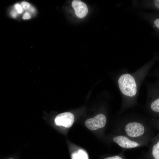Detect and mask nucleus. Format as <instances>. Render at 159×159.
<instances>
[{
    "instance_id": "obj_14",
    "label": "nucleus",
    "mask_w": 159,
    "mask_h": 159,
    "mask_svg": "<svg viewBox=\"0 0 159 159\" xmlns=\"http://www.w3.org/2000/svg\"><path fill=\"white\" fill-rule=\"evenodd\" d=\"M21 5L23 9L25 10H28L31 6L29 3L26 1L22 2Z\"/></svg>"
},
{
    "instance_id": "obj_3",
    "label": "nucleus",
    "mask_w": 159,
    "mask_h": 159,
    "mask_svg": "<svg viewBox=\"0 0 159 159\" xmlns=\"http://www.w3.org/2000/svg\"><path fill=\"white\" fill-rule=\"evenodd\" d=\"M112 140L120 147L124 149L135 148L148 145L152 139H136L121 134H117L112 138Z\"/></svg>"
},
{
    "instance_id": "obj_9",
    "label": "nucleus",
    "mask_w": 159,
    "mask_h": 159,
    "mask_svg": "<svg viewBox=\"0 0 159 159\" xmlns=\"http://www.w3.org/2000/svg\"><path fill=\"white\" fill-rule=\"evenodd\" d=\"M148 19L159 37V12H156L149 14L148 16Z\"/></svg>"
},
{
    "instance_id": "obj_20",
    "label": "nucleus",
    "mask_w": 159,
    "mask_h": 159,
    "mask_svg": "<svg viewBox=\"0 0 159 159\" xmlns=\"http://www.w3.org/2000/svg\"><path fill=\"white\" fill-rule=\"evenodd\" d=\"M9 159H13L12 158H10Z\"/></svg>"
},
{
    "instance_id": "obj_2",
    "label": "nucleus",
    "mask_w": 159,
    "mask_h": 159,
    "mask_svg": "<svg viewBox=\"0 0 159 159\" xmlns=\"http://www.w3.org/2000/svg\"><path fill=\"white\" fill-rule=\"evenodd\" d=\"M136 74L125 73L122 74L118 80L120 90L124 98L122 105V113L136 103L135 99L140 82L143 78L140 72Z\"/></svg>"
},
{
    "instance_id": "obj_6",
    "label": "nucleus",
    "mask_w": 159,
    "mask_h": 159,
    "mask_svg": "<svg viewBox=\"0 0 159 159\" xmlns=\"http://www.w3.org/2000/svg\"><path fill=\"white\" fill-rule=\"evenodd\" d=\"M74 121V116L70 112H64L58 115L55 117L54 122L57 126L69 128L72 125Z\"/></svg>"
},
{
    "instance_id": "obj_4",
    "label": "nucleus",
    "mask_w": 159,
    "mask_h": 159,
    "mask_svg": "<svg viewBox=\"0 0 159 159\" xmlns=\"http://www.w3.org/2000/svg\"><path fill=\"white\" fill-rule=\"evenodd\" d=\"M146 108L151 118H159V86L154 84L150 88Z\"/></svg>"
},
{
    "instance_id": "obj_1",
    "label": "nucleus",
    "mask_w": 159,
    "mask_h": 159,
    "mask_svg": "<svg viewBox=\"0 0 159 159\" xmlns=\"http://www.w3.org/2000/svg\"><path fill=\"white\" fill-rule=\"evenodd\" d=\"M151 119L138 116L122 117L118 134L136 139L153 138L155 135Z\"/></svg>"
},
{
    "instance_id": "obj_16",
    "label": "nucleus",
    "mask_w": 159,
    "mask_h": 159,
    "mask_svg": "<svg viewBox=\"0 0 159 159\" xmlns=\"http://www.w3.org/2000/svg\"><path fill=\"white\" fill-rule=\"evenodd\" d=\"M31 18L30 14L27 12H25L23 16V19H28Z\"/></svg>"
},
{
    "instance_id": "obj_12",
    "label": "nucleus",
    "mask_w": 159,
    "mask_h": 159,
    "mask_svg": "<svg viewBox=\"0 0 159 159\" xmlns=\"http://www.w3.org/2000/svg\"><path fill=\"white\" fill-rule=\"evenodd\" d=\"M151 119L155 128L158 130L159 133V118L156 119Z\"/></svg>"
},
{
    "instance_id": "obj_13",
    "label": "nucleus",
    "mask_w": 159,
    "mask_h": 159,
    "mask_svg": "<svg viewBox=\"0 0 159 159\" xmlns=\"http://www.w3.org/2000/svg\"><path fill=\"white\" fill-rule=\"evenodd\" d=\"M15 7L19 14H21L23 12V8L21 5L19 4H16L15 5Z\"/></svg>"
},
{
    "instance_id": "obj_18",
    "label": "nucleus",
    "mask_w": 159,
    "mask_h": 159,
    "mask_svg": "<svg viewBox=\"0 0 159 159\" xmlns=\"http://www.w3.org/2000/svg\"><path fill=\"white\" fill-rule=\"evenodd\" d=\"M155 75L158 77V80L154 84L159 86V70L157 72Z\"/></svg>"
},
{
    "instance_id": "obj_17",
    "label": "nucleus",
    "mask_w": 159,
    "mask_h": 159,
    "mask_svg": "<svg viewBox=\"0 0 159 159\" xmlns=\"http://www.w3.org/2000/svg\"><path fill=\"white\" fill-rule=\"evenodd\" d=\"M18 13L17 11L15 10H13L11 12V15L13 17L15 18L16 16Z\"/></svg>"
},
{
    "instance_id": "obj_15",
    "label": "nucleus",
    "mask_w": 159,
    "mask_h": 159,
    "mask_svg": "<svg viewBox=\"0 0 159 159\" xmlns=\"http://www.w3.org/2000/svg\"><path fill=\"white\" fill-rule=\"evenodd\" d=\"M103 159H124L120 155H116L104 158Z\"/></svg>"
},
{
    "instance_id": "obj_5",
    "label": "nucleus",
    "mask_w": 159,
    "mask_h": 159,
    "mask_svg": "<svg viewBox=\"0 0 159 159\" xmlns=\"http://www.w3.org/2000/svg\"><path fill=\"white\" fill-rule=\"evenodd\" d=\"M106 122V116L103 114H99L92 118L87 120L85 124L88 128L94 130L104 127Z\"/></svg>"
},
{
    "instance_id": "obj_11",
    "label": "nucleus",
    "mask_w": 159,
    "mask_h": 159,
    "mask_svg": "<svg viewBox=\"0 0 159 159\" xmlns=\"http://www.w3.org/2000/svg\"><path fill=\"white\" fill-rule=\"evenodd\" d=\"M146 6L159 12V0L146 1Z\"/></svg>"
},
{
    "instance_id": "obj_8",
    "label": "nucleus",
    "mask_w": 159,
    "mask_h": 159,
    "mask_svg": "<svg viewBox=\"0 0 159 159\" xmlns=\"http://www.w3.org/2000/svg\"><path fill=\"white\" fill-rule=\"evenodd\" d=\"M149 146L150 159H159V133L152 138Z\"/></svg>"
},
{
    "instance_id": "obj_10",
    "label": "nucleus",
    "mask_w": 159,
    "mask_h": 159,
    "mask_svg": "<svg viewBox=\"0 0 159 159\" xmlns=\"http://www.w3.org/2000/svg\"><path fill=\"white\" fill-rule=\"evenodd\" d=\"M72 159H88L86 152L82 150H80L77 152L73 153L72 155Z\"/></svg>"
},
{
    "instance_id": "obj_19",
    "label": "nucleus",
    "mask_w": 159,
    "mask_h": 159,
    "mask_svg": "<svg viewBox=\"0 0 159 159\" xmlns=\"http://www.w3.org/2000/svg\"><path fill=\"white\" fill-rule=\"evenodd\" d=\"M28 10L29 12L32 13H34L35 11L34 8L32 6H30Z\"/></svg>"
},
{
    "instance_id": "obj_7",
    "label": "nucleus",
    "mask_w": 159,
    "mask_h": 159,
    "mask_svg": "<svg viewBox=\"0 0 159 159\" xmlns=\"http://www.w3.org/2000/svg\"><path fill=\"white\" fill-rule=\"evenodd\" d=\"M72 6L75 11L76 15L79 18H82L85 17L88 13L87 5L82 1L73 0Z\"/></svg>"
}]
</instances>
